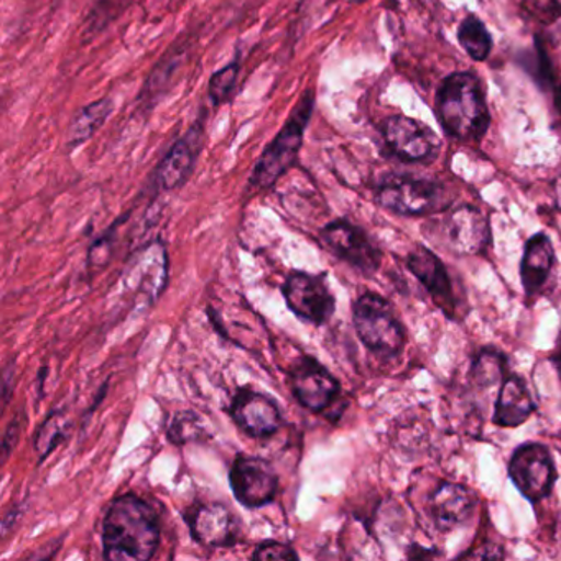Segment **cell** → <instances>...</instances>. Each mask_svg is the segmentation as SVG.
<instances>
[{
    "label": "cell",
    "instance_id": "cell-26",
    "mask_svg": "<svg viewBox=\"0 0 561 561\" xmlns=\"http://www.w3.org/2000/svg\"><path fill=\"white\" fill-rule=\"evenodd\" d=\"M206 433L199 422L198 415L193 412H179L173 416L170 422L169 430H167V438L173 445H186L190 442H199L205 438Z\"/></svg>",
    "mask_w": 561,
    "mask_h": 561
},
{
    "label": "cell",
    "instance_id": "cell-28",
    "mask_svg": "<svg viewBox=\"0 0 561 561\" xmlns=\"http://www.w3.org/2000/svg\"><path fill=\"white\" fill-rule=\"evenodd\" d=\"M405 557L409 558V560L415 561L432 560V558L442 557V553H439L435 547L426 548L415 541V543H410L409 547H407Z\"/></svg>",
    "mask_w": 561,
    "mask_h": 561
},
{
    "label": "cell",
    "instance_id": "cell-13",
    "mask_svg": "<svg viewBox=\"0 0 561 561\" xmlns=\"http://www.w3.org/2000/svg\"><path fill=\"white\" fill-rule=\"evenodd\" d=\"M443 231L449 251L459 257L482 255L491 248V226L474 206L462 205L453 209L443 221Z\"/></svg>",
    "mask_w": 561,
    "mask_h": 561
},
{
    "label": "cell",
    "instance_id": "cell-8",
    "mask_svg": "<svg viewBox=\"0 0 561 561\" xmlns=\"http://www.w3.org/2000/svg\"><path fill=\"white\" fill-rule=\"evenodd\" d=\"M282 294L295 317L317 327L328 323L336 311V298L324 274L291 272L282 287Z\"/></svg>",
    "mask_w": 561,
    "mask_h": 561
},
{
    "label": "cell",
    "instance_id": "cell-4",
    "mask_svg": "<svg viewBox=\"0 0 561 561\" xmlns=\"http://www.w3.org/2000/svg\"><path fill=\"white\" fill-rule=\"evenodd\" d=\"M353 324L360 343L379 356H399L407 331L392 304L376 291H364L353 304Z\"/></svg>",
    "mask_w": 561,
    "mask_h": 561
},
{
    "label": "cell",
    "instance_id": "cell-1",
    "mask_svg": "<svg viewBox=\"0 0 561 561\" xmlns=\"http://www.w3.org/2000/svg\"><path fill=\"white\" fill-rule=\"evenodd\" d=\"M160 543L159 515L136 494L117 497L103 524V554L111 561H147Z\"/></svg>",
    "mask_w": 561,
    "mask_h": 561
},
{
    "label": "cell",
    "instance_id": "cell-17",
    "mask_svg": "<svg viewBox=\"0 0 561 561\" xmlns=\"http://www.w3.org/2000/svg\"><path fill=\"white\" fill-rule=\"evenodd\" d=\"M478 497L459 482L442 481L428 497V514L438 530L461 527L474 514Z\"/></svg>",
    "mask_w": 561,
    "mask_h": 561
},
{
    "label": "cell",
    "instance_id": "cell-24",
    "mask_svg": "<svg viewBox=\"0 0 561 561\" xmlns=\"http://www.w3.org/2000/svg\"><path fill=\"white\" fill-rule=\"evenodd\" d=\"M183 55H185V51L179 50V47H175L162 58V61L157 65L156 70L150 73L149 80L144 84L142 93H140L142 100L156 103L159 93H165L170 81L173 80L176 71H179Z\"/></svg>",
    "mask_w": 561,
    "mask_h": 561
},
{
    "label": "cell",
    "instance_id": "cell-9",
    "mask_svg": "<svg viewBox=\"0 0 561 561\" xmlns=\"http://www.w3.org/2000/svg\"><path fill=\"white\" fill-rule=\"evenodd\" d=\"M386 149L393 159L405 163L430 162L439 152V139L420 121L390 116L380 126Z\"/></svg>",
    "mask_w": 561,
    "mask_h": 561
},
{
    "label": "cell",
    "instance_id": "cell-7",
    "mask_svg": "<svg viewBox=\"0 0 561 561\" xmlns=\"http://www.w3.org/2000/svg\"><path fill=\"white\" fill-rule=\"evenodd\" d=\"M321 239L341 261L359 274L373 277L382 267L383 254L374 239L347 219H336L321 229Z\"/></svg>",
    "mask_w": 561,
    "mask_h": 561
},
{
    "label": "cell",
    "instance_id": "cell-2",
    "mask_svg": "<svg viewBox=\"0 0 561 561\" xmlns=\"http://www.w3.org/2000/svg\"><path fill=\"white\" fill-rule=\"evenodd\" d=\"M436 114L449 137L465 142L479 140L491 124L481 81L471 73H453L436 94Z\"/></svg>",
    "mask_w": 561,
    "mask_h": 561
},
{
    "label": "cell",
    "instance_id": "cell-14",
    "mask_svg": "<svg viewBox=\"0 0 561 561\" xmlns=\"http://www.w3.org/2000/svg\"><path fill=\"white\" fill-rule=\"evenodd\" d=\"M231 416L245 435L257 439L271 438L284 423L277 402L248 387L236 392L231 403Z\"/></svg>",
    "mask_w": 561,
    "mask_h": 561
},
{
    "label": "cell",
    "instance_id": "cell-30",
    "mask_svg": "<svg viewBox=\"0 0 561 561\" xmlns=\"http://www.w3.org/2000/svg\"><path fill=\"white\" fill-rule=\"evenodd\" d=\"M548 360L553 364L558 376L561 377V333L558 334L557 343H554L553 350H551L550 356H548Z\"/></svg>",
    "mask_w": 561,
    "mask_h": 561
},
{
    "label": "cell",
    "instance_id": "cell-29",
    "mask_svg": "<svg viewBox=\"0 0 561 561\" xmlns=\"http://www.w3.org/2000/svg\"><path fill=\"white\" fill-rule=\"evenodd\" d=\"M19 435H21V425H19L18 420H15V422H12L9 428L5 430L4 443H2V451H4L5 459L11 455L12 446H15V443H18Z\"/></svg>",
    "mask_w": 561,
    "mask_h": 561
},
{
    "label": "cell",
    "instance_id": "cell-6",
    "mask_svg": "<svg viewBox=\"0 0 561 561\" xmlns=\"http://www.w3.org/2000/svg\"><path fill=\"white\" fill-rule=\"evenodd\" d=\"M512 484L531 504L550 497L558 479L557 465L548 446L525 442L514 449L507 462Z\"/></svg>",
    "mask_w": 561,
    "mask_h": 561
},
{
    "label": "cell",
    "instance_id": "cell-21",
    "mask_svg": "<svg viewBox=\"0 0 561 561\" xmlns=\"http://www.w3.org/2000/svg\"><path fill=\"white\" fill-rule=\"evenodd\" d=\"M508 359L497 347H482L472 357L469 366L468 377L472 386L479 389H489V387L502 383V380L508 376Z\"/></svg>",
    "mask_w": 561,
    "mask_h": 561
},
{
    "label": "cell",
    "instance_id": "cell-23",
    "mask_svg": "<svg viewBox=\"0 0 561 561\" xmlns=\"http://www.w3.org/2000/svg\"><path fill=\"white\" fill-rule=\"evenodd\" d=\"M70 428V420L64 412H51L47 416V420L38 428L37 435H35L34 446L41 462L45 461L61 442H65Z\"/></svg>",
    "mask_w": 561,
    "mask_h": 561
},
{
    "label": "cell",
    "instance_id": "cell-25",
    "mask_svg": "<svg viewBox=\"0 0 561 561\" xmlns=\"http://www.w3.org/2000/svg\"><path fill=\"white\" fill-rule=\"evenodd\" d=\"M239 73H241V64H239L238 58L213 73L208 83L209 101H211L213 106H222L231 100L236 84H238Z\"/></svg>",
    "mask_w": 561,
    "mask_h": 561
},
{
    "label": "cell",
    "instance_id": "cell-22",
    "mask_svg": "<svg viewBox=\"0 0 561 561\" xmlns=\"http://www.w3.org/2000/svg\"><path fill=\"white\" fill-rule=\"evenodd\" d=\"M462 50L474 61H484L491 55L492 37L485 25L474 15H468L458 28Z\"/></svg>",
    "mask_w": 561,
    "mask_h": 561
},
{
    "label": "cell",
    "instance_id": "cell-10",
    "mask_svg": "<svg viewBox=\"0 0 561 561\" xmlns=\"http://www.w3.org/2000/svg\"><path fill=\"white\" fill-rule=\"evenodd\" d=\"M288 383L298 403L311 413L327 412L341 393L340 380L311 356H300L294 360Z\"/></svg>",
    "mask_w": 561,
    "mask_h": 561
},
{
    "label": "cell",
    "instance_id": "cell-5",
    "mask_svg": "<svg viewBox=\"0 0 561 561\" xmlns=\"http://www.w3.org/2000/svg\"><path fill=\"white\" fill-rule=\"evenodd\" d=\"M377 205L400 216H426L449 205L442 183L415 176L393 175L382 180L374 192Z\"/></svg>",
    "mask_w": 561,
    "mask_h": 561
},
{
    "label": "cell",
    "instance_id": "cell-12",
    "mask_svg": "<svg viewBox=\"0 0 561 561\" xmlns=\"http://www.w3.org/2000/svg\"><path fill=\"white\" fill-rule=\"evenodd\" d=\"M405 265L410 274L423 285L436 308L442 310L448 320H456L459 301L456 297L455 282L442 259L425 245H416L407 254Z\"/></svg>",
    "mask_w": 561,
    "mask_h": 561
},
{
    "label": "cell",
    "instance_id": "cell-19",
    "mask_svg": "<svg viewBox=\"0 0 561 561\" xmlns=\"http://www.w3.org/2000/svg\"><path fill=\"white\" fill-rule=\"evenodd\" d=\"M535 410L537 402L531 396L527 380L518 374L508 373L502 380L495 399L492 423L499 428H517L534 415Z\"/></svg>",
    "mask_w": 561,
    "mask_h": 561
},
{
    "label": "cell",
    "instance_id": "cell-31",
    "mask_svg": "<svg viewBox=\"0 0 561 561\" xmlns=\"http://www.w3.org/2000/svg\"><path fill=\"white\" fill-rule=\"evenodd\" d=\"M554 106H557L558 113L561 114V81L557 84V90H554Z\"/></svg>",
    "mask_w": 561,
    "mask_h": 561
},
{
    "label": "cell",
    "instance_id": "cell-16",
    "mask_svg": "<svg viewBox=\"0 0 561 561\" xmlns=\"http://www.w3.org/2000/svg\"><path fill=\"white\" fill-rule=\"evenodd\" d=\"M203 142V124L196 123L185 136L180 137L169 152L163 157L162 162L157 167L156 183L162 192H173L188 182L192 173L195 172L196 159Z\"/></svg>",
    "mask_w": 561,
    "mask_h": 561
},
{
    "label": "cell",
    "instance_id": "cell-15",
    "mask_svg": "<svg viewBox=\"0 0 561 561\" xmlns=\"http://www.w3.org/2000/svg\"><path fill=\"white\" fill-rule=\"evenodd\" d=\"M193 540L206 548H226L236 543L238 518L219 502H199L185 514Z\"/></svg>",
    "mask_w": 561,
    "mask_h": 561
},
{
    "label": "cell",
    "instance_id": "cell-18",
    "mask_svg": "<svg viewBox=\"0 0 561 561\" xmlns=\"http://www.w3.org/2000/svg\"><path fill=\"white\" fill-rule=\"evenodd\" d=\"M557 264L553 242L545 232L530 236L524 245L520 259V282L528 304L537 300L543 291L551 272Z\"/></svg>",
    "mask_w": 561,
    "mask_h": 561
},
{
    "label": "cell",
    "instance_id": "cell-11",
    "mask_svg": "<svg viewBox=\"0 0 561 561\" xmlns=\"http://www.w3.org/2000/svg\"><path fill=\"white\" fill-rule=\"evenodd\" d=\"M229 485L239 504L259 508L274 501L278 491V476L267 459L238 455L229 471Z\"/></svg>",
    "mask_w": 561,
    "mask_h": 561
},
{
    "label": "cell",
    "instance_id": "cell-3",
    "mask_svg": "<svg viewBox=\"0 0 561 561\" xmlns=\"http://www.w3.org/2000/svg\"><path fill=\"white\" fill-rule=\"evenodd\" d=\"M314 111V94L308 90L301 94L291 110L287 123L278 130L275 139L259 157L252 170L249 185L254 190H268L295 165L305 142V133Z\"/></svg>",
    "mask_w": 561,
    "mask_h": 561
},
{
    "label": "cell",
    "instance_id": "cell-27",
    "mask_svg": "<svg viewBox=\"0 0 561 561\" xmlns=\"http://www.w3.org/2000/svg\"><path fill=\"white\" fill-rule=\"evenodd\" d=\"M252 558L254 560H298L300 557L290 545L277 540H265L257 545Z\"/></svg>",
    "mask_w": 561,
    "mask_h": 561
},
{
    "label": "cell",
    "instance_id": "cell-20",
    "mask_svg": "<svg viewBox=\"0 0 561 561\" xmlns=\"http://www.w3.org/2000/svg\"><path fill=\"white\" fill-rule=\"evenodd\" d=\"M113 113L114 103L111 98H101L81 107L68 126L67 146L73 150L87 144L106 124Z\"/></svg>",
    "mask_w": 561,
    "mask_h": 561
}]
</instances>
